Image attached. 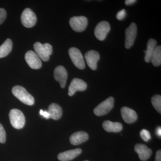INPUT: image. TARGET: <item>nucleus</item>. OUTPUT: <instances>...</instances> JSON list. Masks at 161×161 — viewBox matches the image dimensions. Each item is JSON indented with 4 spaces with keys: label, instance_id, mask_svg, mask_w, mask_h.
<instances>
[{
    "label": "nucleus",
    "instance_id": "f257e3e1",
    "mask_svg": "<svg viewBox=\"0 0 161 161\" xmlns=\"http://www.w3.org/2000/svg\"><path fill=\"white\" fill-rule=\"evenodd\" d=\"M12 92L15 97L25 104L31 106L34 104V97L23 86H15L13 88Z\"/></svg>",
    "mask_w": 161,
    "mask_h": 161
},
{
    "label": "nucleus",
    "instance_id": "f03ea898",
    "mask_svg": "<svg viewBox=\"0 0 161 161\" xmlns=\"http://www.w3.org/2000/svg\"><path fill=\"white\" fill-rule=\"evenodd\" d=\"M34 48L38 57L44 61L49 60V56L53 53V47L48 43L42 44L40 42H36L34 44Z\"/></svg>",
    "mask_w": 161,
    "mask_h": 161
},
{
    "label": "nucleus",
    "instance_id": "7ed1b4c3",
    "mask_svg": "<svg viewBox=\"0 0 161 161\" xmlns=\"http://www.w3.org/2000/svg\"><path fill=\"white\" fill-rule=\"evenodd\" d=\"M9 118L12 126L16 129H21L25 124V117L23 112L17 109H13L9 113Z\"/></svg>",
    "mask_w": 161,
    "mask_h": 161
},
{
    "label": "nucleus",
    "instance_id": "20e7f679",
    "mask_svg": "<svg viewBox=\"0 0 161 161\" xmlns=\"http://www.w3.org/2000/svg\"><path fill=\"white\" fill-rule=\"evenodd\" d=\"M114 101L113 97H110L99 104L94 110L95 115L100 116L108 114L113 108Z\"/></svg>",
    "mask_w": 161,
    "mask_h": 161
},
{
    "label": "nucleus",
    "instance_id": "39448f33",
    "mask_svg": "<svg viewBox=\"0 0 161 161\" xmlns=\"http://www.w3.org/2000/svg\"><path fill=\"white\" fill-rule=\"evenodd\" d=\"M70 58L77 68L83 69L85 68L84 59L81 52L76 47H71L69 50Z\"/></svg>",
    "mask_w": 161,
    "mask_h": 161
},
{
    "label": "nucleus",
    "instance_id": "423d86ee",
    "mask_svg": "<svg viewBox=\"0 0 161 161\" xmlns=\"http://www.w3.org/2000/svg\"><path fill=\"white\" fill-rule=\"evenodd\" d=\"M21 22L23 26L27 28H31L36 25L37 22L36 15L30 8L23 10L21 16Z\"/></svg>",
    "mask_w": 161,
    "mask_h": 161
},
{
    "label": "nucleus",
    "instance_id": "0eeeda50",
    "mask_svg": "<svg viewBox=\"0 0 161 161\" xmlns=\"http://www.w3.org/2000/svg\"><path fill=\"white\" fill-rule=\"evenodd\" d=\"M69 24L73 30L80 32L86 29L88 24V19L83 16L73 17L70 19Z\"/></svg>",
    "mask_w": 161,
    "mask_h": 161
},
{
    "label": "nucleus",
    "instance_id": "6e6552de",
    "mask_svg": "<svg viewBox=\"0 0 161 161\" xmlns=\"http://www.w3.org/2000/svg\"><path fill=\"white\" fill-rule=\"evenodd\" d=\"M136 35L137 26L135 23H131L125 30V47L127 49L130 48L133 45Z\"/></svg>",
    "mask_w": 161,
    "mask_h": 161
},
{
    "label": "nucleus",
    "instance_id": "1a4fd4ad",
    "mask_svg": "<svg viewBox=\"0 0 161 161\" xmlns=\"http://www.w3.org/2000/svg\"><path fill=\"white\" fill-rule=\"evenodd\" d=\"M110 31L109 23L107 21H102L97 24L95 29V35L96 38L100 41H103L106 38Z\"/></svg>",
    "mask_w": 161,
    "mask_h": 161
},
{
    "label": "nucleus",
    "instance_id": "9d476101",
    "mask_svg": "<svg viewBox=\"0 0 161 161\" xmlns=\"http://www.w3.org/2000/svg\"><path fill=\"white\" fill-rule=\"evenodd\" d=\"M25 59L26 63L31 69H38L42 66V61L41 59L32 51H28L25 54Z\"/></svg>",
    "mask_w": 161,
    "mask_h": 161
},
{
    "label": "nucleus",
    "instance_id": "9b49d317",
    "mask_svg": "<svg viewBox=\"0 0 161 161\" xmlns=\"http://www.w3.org/2000/svg\"><path fill=\"white\" fill-rule=\"evenodd\" d=\"M87 87V83L83 80L78 78H74L69 87L68 95L70 96H73L78 91H84L86 89Z\"/></svg>",
    "mask_w": 161,
    "mask_h": 161
},
{
    "label": "nucleus",
    "instance_id": "f8f14e48",
    "mask_svg": "<svg viewBox=\"0 0 161 161\" xmlns=\"http://www.w3.org/2000/svg\"><path fill=\"white\" fill-rule=\"evenodd\" d=\"M54 77L55 80L59 82L61 88H63L65 87L68 73L64 67L62 65L57 66L54 71Z\"/></svg>",
    "mask_w": 161,
    "mask_h": 161
},
{
    "label": "nucleus",
    "instance_id": "ddd939ff",
    "mask_svg": "<svg viewBox=\"0 0 161 161\" xmlns=\"http://www.w3.org/2000/svg\"><path fill=\"white\" fill-rule=\"evenodd\" d=\"M86 63L90 68L95 70L97 68V63L100 59V55L98 52L91 50L87 52L85 55Z\"/></svg>",
    "mask_w": 161,
    "mask_h": 161
},
{
    "label": "nucleus",
    "instance_id": "4468645a",
    "mask_svg": "<svg viewBox=\"0 0 161 161\" xmlns=\"http://www.w3.org/2000/svg\"><path fill=\"white\" fill-rule=\"evenodd\" d=\"M121 114L123 119L128 124H132L135 122L138 117L135 111L126 107L122 108Z\"/></svg>",
    "mask_w": 161,
    "mask_h": 161
},
{
    "label": "nucleus",
    "instance_id": "2eb2a0df",
    "mask_svg": "<svg viewBox=\"0 0 161 161\" xmlns=\"http://www.w3.org/2000/svg\"><path fill=\"white\" fill-rule=\"evenodd\" d=\"M134 150L138 154L139 157L142 161L147 160L150 158L152 153V150L144 144H136Z\"/></svg>",
    "mask_w": 161,
    "mask_h": 161
},
{
    "label": "nucleus",
    "instance_id": "dca6fc26",
    "mask_svg": "<svg viewBox=\"0 0 161 161\" xmlns=\"http://www.w3.org/2000/svg\"><path fill=\"white\" fill-rule=\"evenodd\" d=\"M88 139V134L84 131H81L73 133L70 136L69 140L72 145L76 146L86 142Z\"/></svg>",
    "mask_w": 161,
    "mask_h": 161
},
{
    "label": "nucleus",
    "instance_id": "f3484780",
    "mask_svg": "<svg viewBox=\"0 0 161 161\" xmlns=\"http://www.w3.org/2000/svg\"><path fill=\"white\" fill-rule=\"evenodd\" d=\"M82 150L80 148L68 150L59 153L58 156V159L61 161H70L80 154Z\"/></svg>",
    "mask_w": 161,
    "mask_h": 161
},
{
    "label": "nucleus",
    "instance_id": "a211bd4d",
    "mask_svg": "<svg viewBox=\"0 0 161 161\" xmlns=\"http://www.w3.org/2000/svg\"><path fill=\"white\" fill-rule=\"evenodd\" d=\"M47 112L49 114L50 118L54 120H58L61 118L62 115V108L57 103L51 104Z\"/></svg>",
    "mask_w": 161,
    "mask_h": 161
},
{
    "label": "nucleus",
    "instance_id": "6ab92c4d",
    "mask_svg": "<svg viewBox=\"0 0 161 161\" xmlns=\"http://www.w3.org/2000/svg\"><path fill=\"white\" fill-rule=\"evenodd\" d=\"M103 126L108 132H118L123 129V125L119 122H113L110 120L105 121L103 124Z\"/></svg>",
    "mask_w": 161,
    "mask_h": 161
},
{
    "label": "nucleus",
    "instance_id": "aec40b11",
    "mask_svg": "<svg viewBox=\"0 0 161 161\" xmlns=\"http://www.w3.org/2000/svg\"><path fill=\"white\" fill-rule=\"evenodd\" d=\"M157 41L153 39H150L147 43V50H144L145 53V61L149 63L151 61V57L156 47Z\"/></svg>",
    "mask_w": 161,
    "mask_h": 161
},
{
    "label": "nucleus",
    "instance_id": "412c9836",
    "mask_svg": "<svg viewBox=\"0 0 161 161\" xmlns=\"http://www.w3.org/2000/svg\"><path fill=\"white\" fill-rule=\"evenodd\" d=\"M12 41L10 39H6L0 46V58H5L11 52L12 49Z\"/></svg>",
    "mask_w": 161,
    "mask_h": 161
},
{
    "label": "nucleus",
    "instance_id": "4be33fe9",
    "mask_svg": "<svg viewBox=\"0 0 161 161\" xmlns=\"http://www.w3.org/2000/svg\"><path fill=\"white\" fill-rule=\"evenodd\" d=\"M151 61L154 66H160L161 64V47L156 46L151 57Z\"/></svg>",
    "mask_w": 161,
    "mask_h": 161
},
{
    "label": "nucleus",
    "instance_id": "5701e85b",
    "mask_svg": "<svg viewBox=\"0 0 161 161\" xmlns=\"http://www.w3.org/2000/svg\"><path fill=\"white\" fill-rule=\"evenodd\" d=\"M151 103L154 108L158 113H161V96L156 95L153 96L151 98Z\"/></svg>",
    "mask_w": 161,
    "mask_h": 161
},
{
    "label": "nucleus",
    "instance_id": "b1692460",
    "mask_svg": "<svg viewBox=\"0 0 161 161\" xmlns=\"http://www.w3.org/2000/svg\"><path fill=\"white\" fill-rule=\"evenodd\" d=\"M140 135L142 139L146 142H148L151 138L150 132L145 129L141 131Z\"/></svg>",
    "mask_w": 161,
    "mask_h": 161
},
{
    "label": "nucleus",
    "instance_id": "393cba45",
    "mask_svg": "<svg viewBox=\"0 0 161 161\" xmlns=\"http://www.w3.org/2000/svg\"><path fill=\"white\" fill-rule=\"evenodd\" d=\"M6 141V131L3 128V125L0 124V143H4Z\"/></svg>",
    "mask_w": 161,
    "mask_h": 161
},
{
    "label": "nucleus",
    "instance_id": "a878e982",
    "mask_svg": "<svg viewBox=\"0 0 161 161\" xmlns=\"http://www.w3.org/2000/svg\"><path fill=\"white\" fill-rule=\"evenodd\" d=\"M6 12L5 9L0 8V25L5 21L6 18Z\"/></svg>",
    "mask_w": 161,
    "mask_h": 161
},
{
    "label": "nucleus",
    "instance_id": "bb28decb",
    "mask_svg": "<svg viewBox=\"0 0 161 161\" xmlns=\"http://www.w3.org/2000/svg\"><path fill=\"white\" fill-rule=\"evenodd\" d=\"M126 16V12L125 9H122L120 11L118 12L116 15V18L119 20H122L125 19Z\"/></svg>",
    "mask_w": 161,
    "mask_h": 161
},
{
    "label": "nucleus",
    "instance_id": "cd10ccee",
    "mask_svg": "<svg viewBox=\"0 0 161 161\" xmlns=\"http://www.w3.org/2000/svg\"><path fill=\"white\" fill-rule=\"evenodd\" d=\"M40 115L43 116V117H44V118L46 119H48L50 118L49 114L47 112V111H44L41 109L40 110Z\"/></svg>",
    "mask_w": 161,
    "mask_h": 161
},
{
    "label": "nucleus",
    "instance_id": "c85d7f7f",
    "mask_svg": "<svg viewBox=\"0 0 161 161\" xmlns=\"http://www.w3.org/2000/svg\"><path fill=\"white\" fill-rule=\"evenodd\" d=\"M155 161H161V150H159L156 153V155Z\"/></svg>",
    "mask_w": 161,
    "mask_h": 161
},
{
    "label": "nucleus",
    "instance_id": "c756f323",
    "mask_svg": "<svg viewBox=\"0 0 161 161\" xmlns=\"http://www.w3.org/2000/svg\"><path fill=\"white\" fill-rule=\"evenodd\" d=\"M136 2V0H126L125 1V4L127 6H130V5L134 4Z\"/></svg>",
    "mask_w": 161,
    "mask_h": 161
},
{
    "label": "nucleus",
    "instance_id": "7c9ffc66",
    "mask_svg": "<svg viewBox=\"0 0 161 161\" xmlns=\"http://www.w3.org/2000/svg\"><path fill=\"white\" fill-rule=\"evenodd\" d=\"M156 134L158 136H161V127H158L156 130Z\"/></svg>",
    "mask_w": 161,
    "mask_h": 161
},
{
    "label": "nucleus",
    "instance_id": "2f4dec72",
    "mask_svg": "<svg viewBox=\"0 0 161 161\" xmlns=\"http://www.w3.org/2000/svg\"><path fill=\"white\" fill-rule=\"evenodd\" d=\"M88 161V160H86V161Z\"/></svg>",
    "mask_w": 161,
    "mask_h": 161
}]
</instances>
